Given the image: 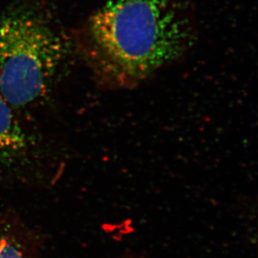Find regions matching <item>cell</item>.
<instances>
[{"label":"cell","mask_w":258,"mask_h":258,"mask_svg":"<svg viewBox=\"0 0 258 258\" xmlns=\"http://www.w3.org/2000/svg\"><path fill=\"white\" fill-rule=\"evenodd\" d=\"M68 52L40 8L12 5L0 15V95L15 110L36 105L51 92Z\"/></svg>","instance_id":"cell-2"},{"label":"cell","mask_w":258,"mask_h":258,"mask_svg":"<svg viewBox=\"0 0 258 258\" xmlns=\"http://www.w3.org/2000/svg\"><path fill=\"white\" fill-rule=\"evenodd\" d=\"M195 35L189 0H105L80 32L78 47L101 86L125 89L182 57Z\"/></svg>","instance_id":"cell-1"},{"label":"cell","mask_w":258,"mask_h":258,"mask_svg":"<svg viewBox=\"0 0 258 258\" xmlns=\"http://www.w3.org/2000/svg\"><path fill=\"white\" fill-rule=\"evenodd\" d=\"M35 146L15 108L0 95V173L15 172L26 166Z\"/></svg>","instance_id":"cell-3"},{"label":"cell","mask_w":258,"mask_h":258,"mask_svg":"<svg viewBox=\"0 0 258 258\" xmlns=\"http://www.w3.org/2000/svg\"><path fill=\"white\" fill-rule=\"evenodd\" d=\"M25 235L17 227L0 217V258H29Z\"/></svg>","instance_id":"cell-4"}]
</instances>
